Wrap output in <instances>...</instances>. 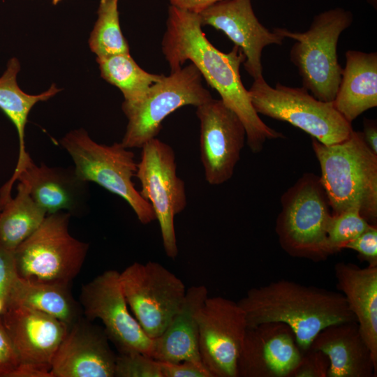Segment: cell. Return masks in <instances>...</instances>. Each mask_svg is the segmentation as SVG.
<instances>
[{"instance_id":"3957f363","label":"cell","mask_w":377,"mask_h":377,"mask_svg":"<svg viewBox=\"0 0 377 377\" xmlns=\"http://www.w3.org/2000/svg\"><path fill=\"white\" fill-rule=\"evenodd\" d=\"M311 146L332 214L354 209L377 226V154L362 133L353 130L346 140L330 145L312 138Z\"/></svg>"},{"instance_id":"7c38bea8","label":"cell","mask_w":377,"mask_h":377,"mask_svg":"<svg viewBox=\"0 0 377 377\" xmlns=\"http://www.w3.org/2000/svg\"><path fill=\"white\" fill-rule=\"evenodd\" d=\"M202 362L213 377H237V363L248 328L237 302L215 296L205 300L198 315Z\"/></svg>"},{"instance_id":"603a6c76","label":"cell","mask_w":377,"mask_h":377,"mask_svg":"<svg viewBox=\"0 0 377 377\" xmlns=\"http://www.w3.org/2000/svg\"><path fill=\"white\" fill-rule=\"evenodd\" d=\"M333 101L337 111L350 123L377 106V53L349 50Z\"/></svg>"},{"instance_id":"277c9868","label":"cell","mask_w":377,"mask_h":377,"mask_svg":"<svg viewBox=\"0 0 377 377\" xmlns=\"http://www.w3.org/2000/svg\"><path fill=\"white\" fill-rule=\"evenodd\" d=\"M353 22L351 11L335 7L314 15L305 31L273 29L295 41L290 50V61L297 69L302 87L320 101L333 102L335 98L343 71L338 61L337 44Z\"/></svg>"},{"instance_id":"7402d4cb","label":"cell","mask_w":377,"mask_h":377,"mask_svg":"<svg viewBox=\"0 0 377 377\" xmlns=\"http://www.w3.org/2000/svg\"><path fill=\"white\" fill-rule=\"evenodd\" d=\"M334 271L337 287L345 297L377 362V265L360 267L339 262Z\"/></svg>"},{"instance_id":"484cf974","label":"cell","mask_w":377,"mask_h":377,"mask_svg":"<svg viewBox=\"0 0 377 377\" xmlns=\"http://www.w3.org/2000/svg\"><path fill=\"white\" fill-rule=\"evenodd\" d=\"M47 215L18 182L15 197L10 196L0 212V243L14 251L39 228Z\"/></svg>"},{"instance_id":"44dd1931","label":"cell","mask_w":377,"mask_h":377,"mask_svg":"<svg viewBox=\"0 0 377 377\" xmlns=\"http://www.w3.org/2000/svg\"><path fill=\"white\" fill-rule=\"evenodd\" d=\"M207 297L208 290L203 285L186 290L179 311L163 333L153 339L151 357L166 362L201 361L198 315Z\"/></svg>"},{"instance_id":"6da1fadb","label":"cell","mask_w":377,"mask_h":377,"mask_svg":"<svg viewBox=\"0 0 377 377\" xmlns=\"http://www.w3.org/2000/svg\"><path fill=\"white\" fill-rule=\"evenodd\" d=\"M161 47L170 73L186 61L198 68L242 121L252 152H260L267 140L284 138L263 121L251 104L241 79L240 66L245 60L242 50L235 45L227 53L215 47L202 31L198 13L170 5Z\"/></svg>"},{"instance_id":"30bf717a","label":"cell","mask_w":377,"mask_h":377,"mask_svg":"<svg viewBox=\"0 0 377 377\" xmlns=\"http://www.w3.org/2000/svg\"><path fill=\"white\" fill-rule=\"evenodd\" d=\"M128 307L151 339L159 337L180 309L186 295L182 281L158 263H133L119 273Z\"/></svg>"},{"instance_id":"52a82bcc","label":"cell","mask_w":377,"mask_h":377,"mask_svg":"<svg viewBox=\"0 0 377 377\" xmlns=\"http://www.w3.org/2000/svg\"><path fill=\"white\" fill-rule=\"evenodd\" d=\"M71 214H47L39 228L15 250L19 277L31 281L69 286L80 272L89 244L68 230Z\"/></svg>"},{"instance_id":"d6986e66","label":"cell","mask_w":377,"mask_h":377,"mask_svg":"<svg viewBox=\"0 0 377 377\" xmlns=\"http://www.w3.org/2000/svg\"><path fill=\"white\" fill-rule=\"evenodd\" d=\"M15 181L27 187L47 214L61 211L77 214L87 205L89 182L77 176L74 167H50L42 163L36 165L29 156Z\"/></svg>"},{"instance_id":"ac0fdd59","label":"cell","mask_w":377,"mask_h":377,"mask_svg":"<svg viewBox=\"0 0 377 377\" xmlns=\"http://www.w3.org/2000/svg\"><path fill=\"white\" fill-rule=\"evenodd\" d=\"M105 330L80 318L68 327L52 362L51 377H113L117 355Z\"/></svg>"},{"instance_id":"d6a6232c","label":"cell","mask_w":377,"mask_h":377,"mask_svg":"<svg viewBox=\"0 0 377 377\" xmlns=\"http://www.w3.org/2000/svg\"><path fill=\"white\" fill-rule=\"evenodd\" d=\"M159 362L162 377H213L202 361Z\"/></svg>"},{"instance_id":"7a4b0ae2","label":"cell","mask_w":377,"mask_h":377,"mask_svg":"<svg viewBox=\"0 0 377 377\" xmlns=\"http://www.w3.org/2000/svg\"><path fill=\"white\" fill-rule=\"evenodd\" d=\"M237 303L248 327L267 322L288 325L302 352L325 327L356 321L340 292L280 279L249 289Z\"/></svg>"},{"instance_id":"2e32d148","label":"cell","mask_w":377,"mask_h":377,"mask_svg":"<svg viewBox=\"0 0 377 377\" xmlns=\"http://www.w3.org/2000/svg\"><path fill=\"white\" fill-rule=\"evenodd\" d=\"M198 15L202 27L208 25L223 31L242 50L244 67L253 80L263 76V49L270 45H281L284 40L260 22L251 0H222Z\"/></svg>"},{"instance_id":"8992f818","label":"cell","mask_w":377,"mask_h":377,"mask_svg":"<svg viewBox=\"0 0 377 377\" xmlns=\"http://www.w3.org/2000/svg\"><path fill=\"white\" fill-rule=\"evenodd\" d=\"M61 145L71 156L77 176L94 182L122 198L142 224L156 220L151 204L136 190L132 178L137 163L135 154L121 142L111 145L93 140L84 128L73 130L61 140Z\"/></svg>"},{"instance_id":"4316f807","label":"cell","mask_w":377,"mask_h":377,"mask_svg":"<svg viewBox=\"0 0 377 377\" xmlns=\"http://www.w3.org/2000/svg\"><path fill=\"white\" fill-rule=\"evenodd\" d=\"M101 77L117 87L124 101L136 103L144 98L149 88L163 77L140 68L129 53L96 59Z\"/></svg>"},{"instance_id":"ab89813d","label":"cell","mask_w":377,"mask_h":377,"mask_svg":"<svg viewBox=\"0 0 377 377\" xmlns=\"http://www.w3.org/2000/svg\"><path fill=\"white\" fill-rule=\"evenodd\" d=\"M368 3H369L373 8L376 9L377 8V0H366Z\"/></svg>"},{"instance_id":"ba28073f","label":"cell","mask_w":377,"mask_h":377,"mask_svg":"<svg viewBox=\"0 0 377 377\" xmlns=\"http://www.w3.org/2000/svg\"><path fill=\"white\" fill-rule=\"evenodd\" d=\"M248 93L258 114L288 122L324 145L340 142L353 131L332 102L317 99L303 87L278 82L273 87L261 76L254 79Z\"/></svg>"},{"instance_id":"f1b7e54d","label":"cell","mask_w":377,"mask_h":377,"mask_svg":"<svg viewBox=\"0 0 377 377\" xmlns=\"http://www.w3.org/2000/svg\"><path fill=\"white\" fill-rule=\"evenodd\" d=\"M371 226L357 209H351L339 214H332L327 235L332 254L342 250L346 243L360 235Z\"/></svg>"},{"instance_id":"ffe728a7","label":"cell","mask_w":377,"mask_h":377,"mask_svg":"<svg viewBox=\"0 0 377 377\" xmlns=\"http://www.w3.org/2000/svg\"><path fill=\"white\" fill-rule=\"evenodd\" d=\"M310 347L323 352L330 367L327 377H376L377 362L356 321L341 322L322 330Z\"/></svg>"},{"instance_id":"4dcf8cb0","label":"cell","mask_w":377,"mask_h":377,"mask_svg":"<svg viewBox=\"0 0 377 377\" xmlns=\"http://www.w3.org/2000/svg\"><path fill=\"white\" fill-rule=\"evenodd\" d=\"M330 367L327 356L321 350L309 347L302 356L290 377H327Z\"/></svg>"},{"instance_id":"9c48e42d","label":"cell","mask_w":377,"mask_h":377,"mask_svg":"<svg viewBox=\"0 0 377 377\" xmlns=\"http://www.w3.org/2000/svg\"><path fill=\"white\" fill-rule=\"evenodd\" d=\"M212 98L193 64L171 72L151 85L140 101L123 102L121 108L128 124L121 143L128 149L142 148L157 136L163 120L172 112L186 105L198 107Z\"/></svg>"},{"instance_id":"cb8c5ba5","label":"cell","mask_w":377,"mask_h":377,"mask_svg":"<svg viewBox=\"0 0 377 377\" xmlns=\"http://www.w3.org/2000/svg\"><path fill=\"white\" fill-rule=\"evenodd\" d=\"M21 306L53 316L68 327L80 318V309L69 286L31 281L19 276L7 300V308Z\"/></svg>"},{"instance_id":"836d02e7","label":"cell","mask_w":377,"mask_h":377,"mask_svg":"<svg viewBox=\"0 0 377 377\" xmlns=\"http://www.w3.org/2000/svg\"><path fill=\"white\" fill-rule=\"evenodd\" d=\"M21 362L0 317V377H13Z\"/></svg>"},{"instance_id":"f35d334b","label":"cell","mask_w":377,"mask_h":377,"mask_svg":"<svg viewBox=\"0 0 377 377\" xmlns=\"http://www.w3.org/2000/svg\"><path fill=\"white\" fill-rule=\"evenodd\" d=\"M7 309V303L0 297V317L5 313Z\"/></svg>"},{"instance_id":"5b68a950","label":"cell","mask_w":377,"mask_h":377,"mask_svg":"<svg viewBox=\"0 0 377 377\" xmlns=\"http://www.w3.org/2000/svg\"><path fill=\"white\" fill-rule=\"evenodd\" d=\"M281 205L275 231L286 253L313 262L332 255L327 235L332 212L319 177L303 174L281 195Z\"/></svg>"},{"instance_id":"4fadbf2b","label":"cell","mask_w":377,"mask_h":377,"mask_svg":"<svg viewBox=\"0 0 377 377\" xmlns=\"http://www.w3.org/2000/svg\"><path fill=\"white\" fill-rule=\"evenodd\" d=\"M80 299L85 316L89 320L102 321L108 339L119 353L140 352L151 357L153 339L129 312L119 272L105 271L83 285Z\"/></svg>"},{"instance_id":"8fae6325","label":"cell","mask_w":377,"mask_h":377,"mask_svg":"<svg viewBox=\"0 0 377 377\" xmlns=\"http://www.w3.org/2000/svg\"><path fill=\"white\" fill-rule=\"evenodd\" d=\"M141 149L135 172L140 193L158 221L165 254L174 259L178 255L174 219L187 205L185 184L177 175L175 154L169 145L154 138Z\"/></svg>"},{"instance_id":"e575fe53","label":"cell","mask_w":377,"mask_h":377,"mask_svg":"<svg viewBox=\"0 0 377 377\" xmlns=\"http://www.w3.org/2000/svg\"><path fill=\"white\" fill-rule=\"evenodd\" d=\"M17 276L14 251L0 243V297L5 300L6 303Z\"/></svg>"},{"instance_id":"74e56055","label":"cell","mask_w":377,"mask_h":377,"mask_svg":"<svg viewBox=\"0 0 377 377\" xmlns=\"http://www.w3.org/2000/svg\"><path fill=\"white\" fill-rule=\"evenodd\" d=\"M11 196V194L6 193L2 187L0 188V212L4 202Z\"/></svg>"},{"instance_id":"60d3db41","label":"cell","mask_w":377,"mask_h":377,"mask_svg":"<svg viewBox=\"0 0 377 377\" xmlns=\"http://www.w3.org/2000/svg\"><path fill=\"white\" fill-rule=\"evenodd\" d=\"M61 0H52V3L54 4V5H56L58 3H59Z\"/></svg>"},{"instance_id":"83f0119b","label":"cell","mask_w":377,"mask_h":377,"mask_svg":"<svg viewBox=\"0 0 377 377\" xmlns=\"http://www.w3.org/2000/svg\"><path fill=\"white\" fill-rule=\"evenodd\" d=\"M119 0H101L98 17L90 34L89 45L96 59L129 53V47L120 27Z\"/></svg>"},{"instance_id":"9a60e30c","label":"cell","mask_w":377,"mask_h":377,"mask_svg":"<svg viewBox=\"0 0 377 377\" xmlns=\"http://www.w3.org/2000/svg\"><path fill=\"white\" fill-rule=\"evenodd\" d=\"M302 350L286 324L248 327L237 363V377H290Z\"/></svg>"},{"instance_id":"5bb4252c","label":"cell","mask_w":377,"mask_h":377,"mask_svg":"<svg viewBox=\"0 0 377 377\" xmlns=\"http://www.w3.org/2000/svg\"><path fill=\"white\" fill-rule=\"evenodd\" d=\"M200 152L205 179L210 185H220L233 175L246 142L245 127L221 99L212 98L198 105Z\"/></svg>"},{"instance_id":"f546056e","label":"cell","mask_w":377,"mask_h":377,"mask_svg":"<svg viewBox=\"0 0 377 377\" xmlns=\"http://www.w3.org/2000/svg\"><path fill=\"white\" fill-rule=\"evenodd\" d=\"M115 377H162L159 361L140 352L119 353Z\"/></svg>"},{"instance_id":"e0dca14e","label":"cell","mask_w":377,"mask_h":377,"mask_svg":"<svg viewBox=\"0 0 377 377\" xmlns=\"http://www.w3.org/2000/svg\"><path fill=\"white\" fill-rule=\"evenodd\" d=\"M21 364L50 371L68 326L59 319L21 306H8L1 316Z\"/></svg>"},{"instance_id":"d590c367","label":"cell","mask_w":377,"mask_h":377,"mask_svg":"<svg viewBox=\"0 0 377 377\" xmlns=\"http://www.w3.org/2000/svg\"><path fill=\"white\" fill-rule=\"evenodd\" d=\"M170 5L199 13L209 6L222 0H169Z\"/></svg>"},{"instance_id":"8d00e7d4","label":"cell","mask_w":377,"mask_h":377,"mask_svg":"<svg viewBox=\"0 0 377 377\" xmlns=\"http://www.w3.org/2000/svg\"><path fill=\"white\" fill-rule=\"evenodd\" d=\"M362 135L370 149L377 154V126L376 121L364 119Z\"/></svg>"},{"instance_id":"d4e9b609","label":"cell","mask_w":377,"mask_h":377,"mask_svg":"<svg viewBox=\"0 0 377 377\" xmlns=\"http://www.w3.org/2000/svg\"><path fill=\"white\" fill-rule=\"evenodd\" d=\"M20 70L19 60L11 58L3 75L0 77V109L16 128L19 139V155L13 175H16L29 156L25 148L24 131L28 115L38 102L45 101L60 89L52 84L47 91L36 95L23 91L17 84V75Z\"/></svg>"},{"instance_id":"1f68e13d","label":"cell","mask_w":377,"mask_h":377,"mask_svg":"<svg viewBox=\"0 0 377 377\" xmlns=\"http://www.w3.org/2000/svg\"><path fill=\"white\" fill-rule=\"evenodd\" d=\"M350 249L369 265H377V226L372 225L356 238L346 243L343 249Z\"/></svg>"}]
</instances>
